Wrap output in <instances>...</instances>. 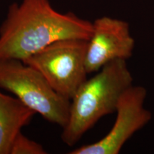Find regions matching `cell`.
<instances>
[{"label":"cell","instance_id":"obj_5","mask_svg":"<svg viewBox=\"0 0 154 154\" xmlns=\"http://www.w3.org/2000/svg\"><path fill=\"white\" fill-rule=\"evenodd\" d=\"M147 90L144 86H130L117 105L114 124L103 138L91 144L72 150L69 154H118L124 144L152 119L144 103Z\"/></svg>","mask_w":154,"mask_h":154},{"label":"cell","instance_id":"obj_8","mask_svg":"<svg viewBox=\"0 0 154 154\" xmlns=\"http://www.w3.org/2000/svg\"><path fill=\"white\" fill-rule=\"evenodd\" d=\"M47 151L42 144L30 139L19 132L13 141L10 154H46Z\"/></svg>","mask_w":154,"mask_h":154},{"label":"cell","instance_id":"obj_1","mask_svg":"<svg viewBox=\"0 0 154 154\" xmlns=\"http://www.w3.org/2000/svg\"><path fill=\"white\" fill-rule=\"evenodd\" d=\"M92 32L93 23L74 13L59 12L49 0H22L9 6L0 26V61H24L58 40L88 41Z\"/></svg>","mask_w":154,"mask_h":154},{"label":"cell","instance_id":"obj_3","mask_svg":"<svg viewBox=\"0 0 154 154\" xmlns=\"http://www.w3.org/2000/svg\"><path fill=\"white\" fill-rule=\"evenodd\" d=\"M0 88L11 92L51 124L61 128L66 124L71 100L58 94L41 73L23 61H0Z\"/></svg>","mask_w":154,"mask_h":154},{"label":"cell","instance_id":"obj_7","mask_svg":"<svg viewBox=\"0 0 154 154\" xmlns=\"http://www.w3.org/2000/svg\"><path fill=\"white\" fill-rule=\"evenodd\" d=\"M35 114L17 97L0 91V154H10L14 138Z\"/></svg>","mask_w":154,"mask_h":154},{"label":"cell","instance_id":"obj_2","mask_svg":"<svg viewBox=\"0 0 154 154\" xmlns=\"http://www.w3.org/2000/svg\"><path fill=\"white\" fill-rule=\"evenodd\" d=\"M126 60H115L86 81L71 99L69 116L61 139L73 146L101 118L116 113L121 96L133 85Z\"/></svg>","mask_w":154,"mask_h":154},{"label":"cell","instance_id":"obj_6","mask_svg":"<svg viewBox=\"0 0 154 154\" xmlns=\"http://www.w3.org/2000/svg\"><path fill=\"white\" fill-rule=\"evenodd\" d=\"M135 40L128 22L121 19L102 17L93 22V32L88 41L86 67L88 74L97 72L115 60L132 57Z\"/></svg>","mask_w":154,"mask_h":154},{"label":"cell","instance_id":"obj_4","mask_svg":"<svg viewBox=\"0 0 154 154\" xmlns=\"http://www.w3.org/2000/svg\"><path fill=\"white\" fill-rule=\"evenodd\" d=\"M88 41L65 38L56 41L23 61L34 67L54 89L71 100L87 79Z\"/></svg>","mask_w":154,"mask_h":154}]
</instances>
